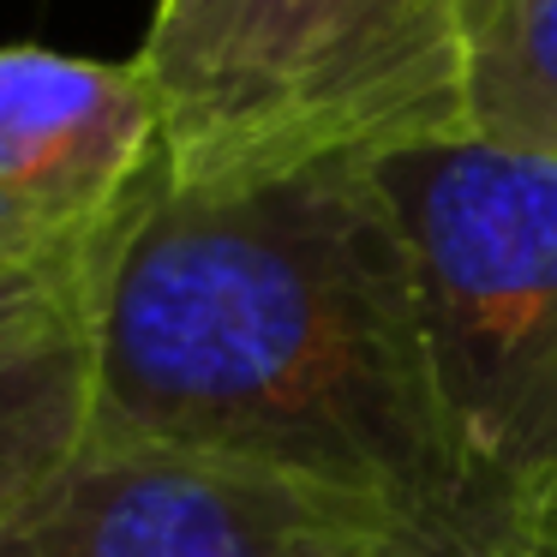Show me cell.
Here are the masks:
<instances>
[{
	"mask_svg": "<svg viewBox=\"0 0 557 557\" xmlns=\"http://www.w3.org/2000/svg\"><path fill=\"white\" fill-rule=\"evenodd\" d=\"M90 444L174 449L372 504L449 557H521L480 485L425 336L377 162L174 186L97 288Z\"/></svg>",
	"mask_w": 557,
	"mask_h": 557,
	"instance_id": "cell-1",
	"label": "cell"
},
{
	"mask_svg": "<svg viewBox=\"0 0 557 557\" xmlns=\"http://www.w3.org/2000/svg\"><path fill=\"white\" fill-rule=\"evenodd\" d=\"M492 0H157L138 49L174 186L384 162L473 138L468 66Z\"/></svg>",
	"mask_w": 557,
	"mask_h": 557,
	"instance_id": "cell-2",
	"label": "cell"
},
{
	"mask_svg": "<svg viewBox=\"0 0 557 557\" xmlns=\"http://www.w3.org/2000/svg\"><path fill=\"white\" fill-rule=\"evenodd\" d=\"M377 174L413 246L449 420L521 540L557 492V162L449 138Z\"/></svg>",
	"mask_w": 557,
	"mask_h": 557,
	"instance_id": "cell-3",
	"label": "cell"
},
{
	"mask_svg": "<svg viewBox=\"0 0 557 557\" xmlns=\"http://www.w3.org/2000/svg\"><path fill=\"white\" fill-rule=\"evenodd\" d=\"M0 557H449L372 504L174 449H102L0 528Z\"/></svg>",
	"mask_w": 557,
	"mask_h": 557,
	"instance_id": "cell-4",
	"label": "cell"
},
{
	"mask_svg": "<svg viewBox=\"0 0 557 557\" xmlns=\"http://www.w3.org/2000/svg\"><path fill=\"white\" fill-rule=\"evenodd\" d=\"M162 169L138 61L0 49V276L102 282Z\"/></svg>",
	"mask_w": 557,
	"mask_h": 557,
	"instance_id": "cell-5",
	"label": "cell"
},
{
	"mask_svg": "<svg viewBox=\"0 0 557 557\" xmlns=\"http://www.w3.org/2000/svg\"><path fill=\"white\" fill-rule=\"evenodd\" d=\"M97 288L102 282L0 276V528L90 444Z\"/></svg>",
	"mask_w": 557,
	"mask_h": 557,
	"instance_id": "cell-6",
	"label": "cell"
},
{
	"mask_svg": "<svg viewBox=\"0 0 557 557\" xmlns=\"http://www.w3.org/2000/svg\"><path fill=\"white\" fill-rule=\"evenodd\" d=\"M473 138L557 162V0H492L468 66Z\"/></svg>",
	"mask_w": 557,
	"mask_h": 557,
	"instance_id": "cell-7",
	"label": "cell"
},
{
	"mask_svg": "<svg viewBox=\"0 0 557 557\" xmlns=\"http://www.w3.org/2000/svg\"><path fill=\"white\" fill-rule=\"evenodd\" d=\"M521 557H557V492L528 516V528H521Z\"/></svg>",
	"mask_w": 557,
	"mask_h": 557,
	"instance_id": "cell-8",
	"label": "cell"
}]
</instances>
